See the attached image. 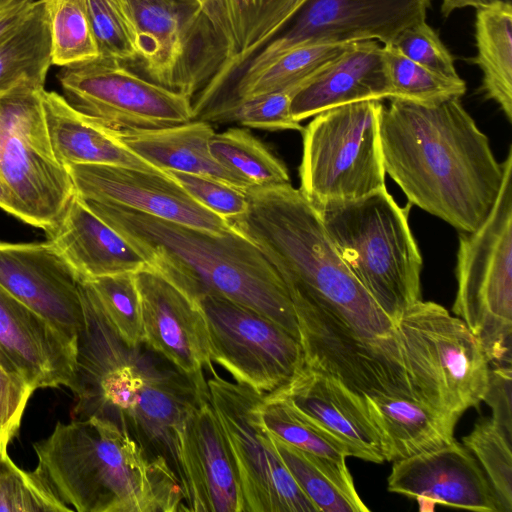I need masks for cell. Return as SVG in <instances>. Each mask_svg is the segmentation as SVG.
<instances>
[{"instance_id":"cell-1","label":"cell","mask_w":512,"mask_h":512,"mask_svg":"<svg viewBox=\"0 0 512 512\" xmlns=\"http://www.w3.org/2000/svg\"><path fill=\"white\" fill-rule=\"evenodd\" d=\"M83 323L68 387L72 420L98 418L133 439L150 459L164 460L185 496L180 436L188 413L210 401L205 376H191L146 342L127 344L107 317L95 291L80 279Z\"/></svg>"},{"instance_id":"cell-2","label":"cell","mask_w":512,"mask_h":512,"mask_svg":"<svg viewBox=\"0 0 512 512\" xmlns=\"http://www.w3.org/2000/svg\"><path fill=\"white\" fill-rule=\"evenodd\" d=\"M245 193L246 212L227 221L278 272L297 323L404 350L397 326L345 265L300 189L288 183Z\"/></svg>"},{"instance_id":"cell-3","label":"cell","mask_w":512,"mask_h":512,"mask_svg":"<svg viewBox=\"0 0 512 512\" xmlns=\"http://www.w3.org/2000/svg\"><path fill=\"white\" fill-rule=\"evenodd\" d=\"M379 138L385 172L411 205L461 232L484 222L504 168L460 97L390 98L380 108Z\"/></svg>"},{"instance_id":"cell-4","label":"cell","mask_w":512,"mask_h":512,"mask_svg":"<svg viewBox=\"0 0 512 512\" xmlns=\"http://www.w3.org/2000/svg\"><path fill=\"white\" fill-rule=\"evenodd\" d=\"M147 266L194 303L218 296L253 309L300 341L288 290L263 253L231 230L215 234L124 207L83 199Z\"/></svg>"},{"instance_id":"cell-5","label":"cell","mask_w":512,"mask_h":512,"mask_svg":"<svg viewBox=\"0 0 512 512\" xmlns=\"http://www.w3.org/2000/svg\"><path fill=\"white\" fill-rule=\"evenodd\" d=\"M35 471L78 512L187 511L180 481L161 459H150L114 424L98 419L58 422L34 443Z\"/></svg>"},{"instance_id":"cell-6","label":"cell","mask_w":512,"mask_h":512,"mask_svg":"<svg viewBox=\"0 0 512 512\" xmlns=\"http://www.w3.org/2000/svg\"><path fill=\"white\" fill-rule=\"evenodd\" d=\"M339 256L397 326L421 300L422 256L401 207L386 187L362 198L314 205Z\"/></svg>"},{"instance_id":"cell-7","label":"cell","mask_w":512,"mask_h":512,"mask_svg":"<svg viewBox=\"0 0 512 512\" xmlns=\"http://www.w3.org/2000/svg\"><path fill=\"white\" fill-rule=\"evenodd\" d=\"M496 201L484 222L459 234L452 312L479 341L490 367L511 365L512 147Z\"/></svg>"},{"instance_id":"cell-8","label":"cell","mask_w":512,"mask_h":512,"mask_svg":"<svg viewBox=\"0 0 512 512\" xmlns=\"http://www.w3.org/2000/svg\"><path fill=\"white\" fill-rule=\"evenodd\" d=\"M397 329L419 400L459 416L483 401L490 365L460 318L421 299L403 312Z\"/></svg>"},{"instance_id":"cell-9","label":"cell","mask_w":512,"mask_h":512,"mask_svg":"<svg viewBox=\"0 0 512 512\" xmlns=\"http://www.w3.org/2000/svg\"><path fill=\"white\" fill-rule=\"evenodd\" d=\"M22 82L0 92V180L14 215L47 232L75 194L49 138L41 91Z\"/></svg>"},{"instance_id":"cell-10","label":"cell","mask_w":512,"mask_h":512,"mask_svg":"<svg viewBox=\"0 0 512 512\" xmlns=\"http://www.w3.org/2000/svg\"><path fill=\"white\" fill-rule=\"evenodd\" d=\"M381 106L376 100L339 105L303 128L300 191L313 205L355 200L386 187Z\"/></svg>"},{"instance_id":"cell-11","label":"cell","mask_w":512,"mask_h":512,"mask_svg":"<svg viewBox=\"0 0 512 512\" xmlns=\"http://www.w3.org/2000/svg\"><path fill=\"white\" fill-rule=\"evenodd\" d=\"M139 72L192 98L226 64L229 51L198 5L188 0H125Z\"/></svg>"},{"instance_id":"cell-12","label":"cell","mask_w":512,"mask_h":512,"mask_svg":"<svg viewBox=\"0 0 512 512\" xmlns=\"http://www.w3.org/2000/svg\"><path fill=\"white\" fill-rule=\"evenodd\" d=\"M57 79L68 104L110 132L160 129L194 120L191 98L117 59L98 56L65 66Z\"/></svg>"},{"instance_id":"cell-13","label":"cell","mask_w":512,"mask_h":512,"mask_svg":"<svg viewBox=\"0 0 512 512\" xmlns=\"http://www.w3.org/2000/svg\"><path fill=\"white\" fill-rule=\"evenodd\" d=\"M207 385L237 466L244 512H319L282 462L262 423L265 394L218 374Z\"/></svg>"},{"instance_id":"cell-14","label":"cell","mask_w":512,"mask_h":512,"mask_svg":"<svg viewBox=\"0 0 512 512\" xmlns=\"http://www.w3.org/2000/svg\"><path fill=\"white\" fill-rule=\"evenodd\" d=\"M197 305L206 319L212 362L237 383L266 395L304 366L300 341L263 314L218 296Z\"/></svg>"},{"instance_id":"cell-15","label":"cell","mask_w":512,"mask_h":512,"mask_svg":"<svg viewBox=\"0 0 512 512\" xmlns=\"http://www.w3.org/2000/svg\"><path fill=\"white\" fill-rule=\"evenodd\" d=\"M432 1L307 0L279 34L244 68L261 66L302 45L348 44L367 40L383 45L393 44L406 28L426 21Z\"/></svg>"},{"instance_id":"cell-16","label":"cell","mask_w":512,"mask_h":512,"mask_svg":"<svg viewBox=\"0 0 512 512\" xmlns=\"http://www.w3.org/2000/svg\"><path fill=\"white\" fill-rule=\"evenodd\" d=\"M82 199L116 205L178 224L224 234L229 222L202 206L167 173L117 165H65Z\"/></svg>"},{"instance_id":"cell-17","label":"cell","mask_w":512,"mask_h":512,"mask_svg":"<svg viewBox=\"0 0 512 512\" xmlns=\"http://www.w3.org/2000/svg\"><path fill=\"white\" fill-rule=\"evenodd\" d=\"M80 279L48 240L0 241V285L76 340L83 323Z\"/></svg>"},{"instance_id":"cell-18","label":"cell","mask_w":512,"mask_h":512,"mask_svg":"<svg viewBox=\"0 0 512 512\" xmlns=\"http://www.w3.org/2000/svg\"><path fill=\"white\" fill-rule=\"evenodd\" d=\"M340 443L348 457L385 461L380 434L360 395L335 377L304 366L283 386L266 394Z\"/></svg>"},{"instance_id":"cell-19","label":"cell","mask_w":512,"mask_h":512,"mask_svg":"<svg viewBox=\"0 0 512 512\" xmlns=\"http://www.w3.org/2000/svg\"><path fill=\"white\" fill-rule=\"evenodd\" d=\"M388 491L415 499L421 511L435 505L500 512L496 495L471 451L452 443L393 462Z\"/></svg>"},{"instance_id":"cell-20","label":"cell","mask_w":512,"mask_h":512,"mask_svg":"<svg viewBox=\"0 0 512 512\" xmlns=\"http://www.w3.org/2000/svg\"><path fill=\"white\" fill-rule=\"evenodd\" d=\"M142 309L143 341L182 372L213 375L208 329L201 308L159 273L135 272Z\"/></svg>"},{"instance_id":"cell-21","label":"cell","mask_w":512,"mask_h":512,"mask_svg":"<svg viewBox=\"0 0 512 512\" xmlns=\"http://www.w3.org/2000/svg\"><path fill=\"white\" fill-rule=\"evenodd\" d=\"M77 340L0 285V361L33 391L70 386Z\"/></svg>"},{"instance_id":"cell-22","label":"cell","mask_w":512,"mask_h":512,"mask_svg":"<svg viewBox=\"0 0 512 512\" xmlns=\"http://www.w3.org/2000/svg\"><path fill=\"white\" fill-rule=\"evenodd\" d=\"M180 452L187 511L244 512L237 466L210 401L186 416Z\"/></svg>"},{"instance_id":"cell-23","label":"cell","mask_w":512,"mask_h":512,"mask_svg":"<svg viewBox=\"0 0 512 512\" xmlns=\"http://www.w3.org/2000/svg\"><path fill=\"white\" fill-rule=\"evenodd\" d=\"M390 98L382 45L374 40L359 41L299 88L290 113L301 122L339 105Z\"/></svg>"},{"instance_id":"cell-24","label":"cell","mask_w":512,"mask_h":512,"mask_svg":"<svg viewBox=\"0 0 512 512\" xmlns=\"http://www.w3.org/2000/svg\"><path fill=\"white\" fill-rule=\"evenodd\" d=\"M45 233L81 279L134 273L147 267L143 258L76 193Z\"/></svg>"},{"instance_id":"cell-25","label":"cell","mask_w":512,"mask_h":512,"mask_svg":"<svg viewBox=\"0 0 512 512\" xmlns=\"http://www.w3.org/2000/svg\"><path fill=\"white\" fill-rule=\"evenodd\" d=\"M307 0H224L233 53L222 71L197 95L198 114L220 102L249 61L293 18Z\"/></svg>"},{"instance_id":"cell-26","label":"cell","mask_w":512,"mask_h":512,"mask_svg":"<svg viewBox=\"0 0 512 512\" xmlns=\"http://www.w3.org/2000/svg\"><path fill=\"white\" fill-rule=\"evenodd\" d=\"M110 133L130 151L163 172L207 176L242 190L251 187L212 154L210 140L215 132L208 122L192 120L160 129Z\"/></svg>"},{"instance_id":"cell-27","label":"cell","mask_w":512,"mask_h":512,"mask_svg":"<svg viewBox=\"0 0 512 512\" xmlns=\"http://www.w3.org/2000/svg\"><path fill=\"white\" fill-rule=\"evenodd\" d=\"M382 441L385 461H397L453 441L459 415L413 397L364 395Z\"/></svg>"},{"instance_id":"cell-28","label":"cell","mask_w":512,"mask_h":512,"mask_svg":"<svg viewBox=\"0 0 512 512\" xmlns=\"http://www.w3.org/2000/svg\"><path fill=\"white\" fill-rule=\"evenodd\" d=\"M41 100L53 151L64 166L117 165L166 173L130 151L110 132L84 118L62 95L43 89Z\"/></svg>"},{"instance_id":"cell-29","label":"cell","mask_w":512,"mask_h":512,"mask_svg":"<svg viewBox=\"0 0 512 512\" xmlns=\"http://www.w3.org/2000/svg\"><path fill=\"white\" fill-rule=\"evenodd\" d=\"M474 37L477 53L471 63L482 73L481 90L512 122V5L498 0L476 9Z\"/></svg>"},{"instance_id":"cell-30","label":"cell","mask_w":512,"mask_h":512,"mask_svg":"<svg viewBox=\"0 0 512 512\" xmlns=\"http://www.w3.org/2000/svg\"><path fill=\"white\" fill-rule=\"evenodd\" d=\"M350 44L297 46L261 66L244 68L225 100L199 120L204 121L212 113L235 101L305 84L339 57Z\"/></svg>"},{"instance_id":"cell-31","label":"cell","mask_w":512,"mask_h":512,"mask_svg":"<svg viewBox=\"0 0 512 512\" xmlns=\"http://www.w3.org/2000/svg\"><path fill=\"white\" fill-rule=\"evenodd\" d=\"M270 437L282 462L319 512L370 510L358 495L346 462L307 453L272 434Z\"/></svg>"},{"instance_id":"cell-32","label":"cell","mask_w":512,"mask_h":512,"mask_svg":"<svg viewBox=\"0 0 512 512\" xmlns=\"http://www.w3.org/2000/svg\"><path fill=\"white\" fill-rule=\"evenodd\" d=\"M52 65L50 25L43 0L0 42V92L22 82L44 88Z\"/></svg>"},{"instance_id":"cell-33","label":"cell","mask_w":512,"mask_h":512,"mask_svg":"<svg viewBox=\"0 0 512 512\" xmlns=\"http://www.w3.org/2000/svg\"><path fill=\"white\" fill-rule=\"evenodd\" d=\"M214 157L251 187L288 184L286 165L249 131L229 128L210 140Z\"/></svg>"},{"instance_id":"cell-34","label":"cell","mask_w":512,"mask_h":512,"mask_svg":"<svg viewBox=\"0 0 512 512\" xmlns=\"http://www.w3.org/2000/svg\"><path fill=\"white\" fill-rule=\"evenodd\" d=\"M52 46V64L65 67L99 56L86 0H43Z\"/></svg>"},{"instance_id":"cell-35","label":"cell","mask_w":512,"mask_h":512,"mask_svg":"<svg viewBox=\"0 0 512 512\" xmlns=\"http://www.w3.org/2000/svg\"><path fill=\"white\" fill-rule=\"evenodd\" d=\"M382 55L391 90V98L417 102H435L462 97L466 82L462 78L441 76L410 60L393 44L382 45Z\"/></svg>"},{"instance_id":"cell-36","label":"cell","mask_w":512,"mask_h":512,"mask_svg":"<svg viewBox=\"0 0 512 512\" xmlns=\"http://www.w3.org/2000/svg\"><path fill=\"white\" fill-rule=\"evenodd\" d=\"M462 440L486 475L500 512H512V438L491 418H481Z\"/></svg>"},{"instance_id":"cell-37","label":"cell","mask_w":512,"mask_h":512,"mask_svg":"<svg viewBox=\"0 0 512 512\" xmlns=\"http://www.w3.org/2000/svg\"><path fill=\"white\" fill-rule=\"evenodd\" d=\"M260 417L266 430L286 443L317 456L346 462L345 448L299 416L281 400L264 396Z\"/></svg>"},{"instance_id":"cell-38","label":"cell","mask_w":512,"mask_h":512,"mask_svg":"<svg viewBox=\"0 0 512 512\" xmlns=\"http://www.w3.org/2000/svg\"><path fill=\"white\" fill-rule=\"evenodd\" d=\"M34 470L20 469L0 445V512L72 511Z\"/></svg>"},{"instance_id":"cell-39","label":"cell","mask_w":512,"mask_h":512,"mask_svg":"<svg viewBox=\"0 0 512 512\" xmlns=\"http://www.w3.org/2000/svg\"><path fill=\"white\" fill-rule=\"evenodd\" d=\"M301 86L235 101L212 113L204 121L237 122L242 126L268 131H302L304 127L290 113L292 98Z\"/></svg>"},{"instance_id":"cell-40","label":"cell","mask_w":512,"mask_h":512,"mask_svg":"<svg viewBox=\"0 0 512 512\" xmlns=\"http://www.w3.org/2000/svg\"><path fill=\"white\" fill-rule=\"evenodd\" d=\"M107 317L129 345L143 341L142 309L135 272H125L87 280Z\"/></svg>"},{"instance_id":"cell-41","label":"cell","mask_w":512,"mask_h":512,"mask_svg":"<svg viewBox=\"0 0 512 512\" xmlns=\"http://www.w3.org/2000/svg\"><path fill=\"white\" fill-rule=\"evenodd\" d=\"M86 4L99 56L137 62L136 34L125 0H86Z\"/></svg>"},{"instance_id":"cell-42","label":"cell","mask_w":512,"mask_h":512,"mask_svg":"<svg viewBox=\"0 0 512 512\" xmlns=\"http://www.w3.org/2000/svg\"><path fill=\"white\" fill-rule=\"evenodd\" d=\"M400 53L415 63L447 78H461L454 57L426 21L412 25L393 42Z\"/></svg>"},{"instance_id":"cell-43","label":"cell","mask_w":512,"mask_h":512,"mask_svg":"<svg viewBox=\"0 0 512 512\" xmlns=\"http://www.w3.org/2000/svg\"><path fill=\"white\" fill-rule=\"evenodd\" d=\"M166 173L202 206L226 220L245 213L248 208L245 190L198 174L177 171Z\"/></svg>"},{"instance_id":"cell-44","label":"cell","mask_w":512,"mask_h":512,"mask_svg":"<svg viewBox=\"0 0 512 512\" xmlns=\"http://www.w3.org/2000/svg\"><path fill=\"white\" fill-rule=\"evenodd\" d=\"M33 390L0 361V445L8 447L17 435Z\"/></svg>"},{"instance_id":"cell-45","label":"cell","mask_w":512,"mask_h":512,"mask_svg":"<svg viewBox=\"0 0 512 512\" xmlns=\"http://www.w3.org/2000/svg\"><path fill=\"white\" fill-rule=\"evenodd\" d=\"M511 365L490 367L488 386L483 397L492 409V420L512 438Z\"/></svg>"},{"instance_id":"cell-46","label":"cell","mask_w":512,"mask_h":512,"mask_svg":"<svg viewBox=\"0 0 512 512\" xmlns=\"http://www.w3.org/2000/svg\"><path fill=\"white\" fill-rule=\"evenodd\" d=\"M188 1L193 2L199 6L201 11L211 22V24H212L213 28L215 29L219 38L226 45V47L229 51V57L226 62V64H227L232 56V53H233V38H232V34L230 31V27H229V22H228V17H227V13H226L224 0H188ZM226 64L223 66V68L226 66ZM222 69H221V71H222Z\"/></svg>"},{"instance_id":"cell-47","label":"cell","mask_w":512,"mask_h":512,"mask_svg":"<svg viewBox=\"0 0 512 512\" xmlns=\"http://www.w3.org/2000/svg\"><path fill=\"white\" fill-rule=\"evenodd\" d=\"M34 0H12L0 11V42L27 16Z\"/></svg>"},{"instance_id":"cell-48","label":"cell","mask_w":512,"mask_h":512,"mask_svg":"<svg viewBox=\"0 0 512 512\" xmlns=\"http://www.w3.org/2000/svg\"><path fill=\"white\" fill-rule=\"evenodd\" d=\"M498 0H442L441 13L448 17L453 11L466 7L482 8L495 3Z\"/></svg>"},{"instance_id":"cell-49","label":"cell","mask_w":512,"mask_h":512,"mask_svg":"<svg viewBox=\"0 0 512 512\" xmlns=\"http://www.w3.org/2000/svg\"><path fill=\"white\" fill-rule=\"evenodd\" d=\"M0 208L11 215H14V210H13L10 195L1 180H0Z\"/></svg>"},{"instance_id":"cell-50","label":"cell","mask_w":512,"mask_h":512,"mask_svg":"<svg viewBox=\"0 0 512 512\" xmlns=\"http://www.w3.org/2000/svg\"><path fill=\"white\" fill-rule=\"evenodd\" d=\"M12 0H0V11L3 10Z\"/></svg>"},{"instance_id":"cell-51","label":"cell","mask_w":512,"mask_h":512,"mask_svg":"<svg viewBox=\"0 0 512 512\" xmlns=\"http://www.w3.org/2000/svg\"><path fill=\"white\" fill-rule=\"evenodd\" d=\"M504 1H506V2H510V3H511V0H504Z\"/></svg>"}]
</instances>
